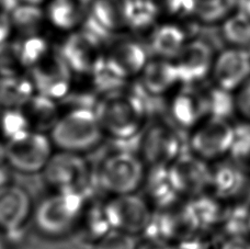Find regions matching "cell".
Here are the masks:
<instances>
[{
  "instance_id": "1",
  "label": "cell",
  "mask_w": 250,
  "mask_h": 249,
  "mask_svg": "<svg viewBox=\"0 0 250 249\" xmlns=\"http://www.w3.org/2000/svg\"><path fill=\"white\" fill-rule=\"evenodd\" d=\"M105 136L129 141L141 136L148 123V108L140 92L122 87L100 95L93 105Z\"/></svg>"
},
{
  "instance_id": "2",
  "label": "cell",
  "mask_w": 250,
  "mask_h": 249,
  "mask_svg": "<svg viewBox=\"0 0 250 249\" xmlns=\"http://www.w3.org/2000/svg\"><path fill=\"white\" fill-rule=\"evenodd\" d=\"M48 135L57 150L82 155L96 148L105 136L95 109L88 105L62 112Z\"/></svg>"
},
{
  "instance_id": "3",
  "label": "cell",
  "mask_w": 250,
  "mask_h": 249,
  "mask_svg": "<svg viewBox=\"0 0 250 249\" xmlns=\"http://www.w3.org/2000/svg\"><path fill=\"white\" fill-rule=\"evenodd\" d=\"M87 200L86 195L74 191H55L43 199L33 211L38 232L60 238L77 229Z\"/></svg>"
},
{
  "instance_id": "4",
  "label": "cell",
  "mask_w": 250,
  "mask_h": 249,
  "mask_svg": "<svg viewBox=\"0 0 250 249\" xmlns=\"http://www.w3.org/2000/svg\"><path fill=\"white\" fill-rule=\"evenodd\" d=\"M147 166L138 153L114 150L102 159L95 179L109 195L135 193L144 184Z\"/></svg>"
},
{
  "instance_id": "5",
  "label": "cell",
  "mask_w": 250,
  "mask_h": 249,
  "mask_svg": "<svg viewBox=\"0 0 250 249\" xmlns=\"http://www.w3.org/2000/svg\"><path fill=\"white\" fill-rule=\"evenodd\" d=\"M230 120L208 117L188 133L187 148L203 161L214 164L227 159L235 139Z\"/></svg>"
},
{
  "instance_id": "6",
  "label": "cell",
  "mask_w": 250,
  "mask_h": 249,
  "mask_svg": "<svg viewBox=\"0 0 250 249\" xmlns=\"http://www.w3.org/2000/svg\"><path fill=\"white\" fill-rule=\"evenodd\" d=\"M170 121L147 123L141 134L140 155L147 167H169L185 153L187 140Z\"/></svg>"
},
{
  "instance_id": "7",
  "label": "cell",
  "mask_w": 250,
  "mask_h": 249,
  "mask_svg": "<svg viewBox=\"0 0 250 249\" xmlns=\"http://www.w3.org/2000/svg\"><path fill=\"white\" fill-rule=\"evenodd\" d=\"M54 145L46 133L28 131L4 145V163L18 172H41L54 154Z\"/></svg>"
},
{
  "instance_id": "8",
  "label": "cell",
  "mask_w": 250,
  "mask_h": 249,
  "mask_svg": "<svg viewBox=\"0 0 250 249\" xmlns=\"http://www.w3.org/2000/svg\"><path fill=\"white\" fill-rule=\"evenodd\" d=\"M46 184L55 191H74L86 195L95 172L82 154L57 150L42 171Z\"/></svg>"
},
{
  "instance_id": "9",
  "label": "cell",
  "mask_w": 250,
  "mask_h": 249,
  "mask_svg": "<svg viewBox=\"0 0 250 249\" xmlns=\"http://www.w3.org/2000/svg\"><path fill=\"white\" fill-rule=\"evenodd\" d=\"M104 210L112 229L133 236L145 234L154 215L153 207L136 192L110 195L104 201Z\"/></svg>"
},
{
  "instance_id": "10",
  "label": "cell",
  "mask_w": 250,
  "mask_h": 249,
  "mask_svg": "<svg viewBox=\"0 0 250 249\" xmlns=\"http://www.w3.org/2000/svg\"><path fill=\"white\" fill-rule=\"evenodd\" d=\"M169 177L177 194L191 200L209 191L212 164L186 150L168 167Z\"/></svg>"
},
{
  "instance_id": "11",
  "label": "cell",
  "mask_w": 250,
  "mask_h": 249,
  "mask_svg": "<svg viewBox=\"0 0 250 249\" xmlns=\"http://www.w3.org/2000/svg\"><path fill=\"white\" fill-rule=\"evenodd\" d=\"M101 40L87 29L70 34L65 40L60 52L71 72L92 76L104 67L105 55Z\"/></svg>"
},
{
  "instance_id": "12",
  "label": "cell",
  "mask_w": 250,
  "mask_h": 249,
  "mask_svg": "<svg viewBox=\"0 0 250 249\" xmlns=\"http://www.w3.org/2000/svg\"><path fill=\"white\" fill-rule=\"evenodd\" d=\"M71 73L60 51L48 52L40 63L31 68V81L37 93L61 101L70 95L73 82Z\"/></svg>"
},
{
  "instance_id": "13",
  "label": "cell",
  "mask_w": 250,
  "mask_h": 249,
  "mask_svg": "<svg viewBox=\"0 0 250 249\" xmlns=\"http://www.w3.org/2000/svg\"><path fill=\"white\" fill-rule=\"evenodd\" d=\"M208 117L205 90L184 84L167 104V118L181 132L189 133Z\"/></svg>"
},
{
  "instance_id": "14",
  "label": "cell",
  "mask_w": 250,
  "mask_h": 249,
  "mask_svg": "<svg viewBox=\"0 0 250 249\" xmlns=\"http://www.w3.org/2000/svg\"><path fill=\"white\" fill-rule=\"evenodd\" d=\"M213 46L204 40H194L182 47L175 65L182 84L196 86L212 73L214 65Z\"/></svg>"
},
{
  "instance_id": "15",
  "label": "cell",
  "mask_w": 250,
  "mask_h": 249,
  "mask_svg": "<svg viewBox=\"0 0 250 249\" xmlns=\"http://www.w3.org/2000/svg\"><path fill=\"white\" fill-rule=\"evenodd\" d=\"M215 86L236 92L250 78V52L231 47L218 55L212 68Z\"/></svg>"
},
{
  "instance_id": "16",
  "label": "cell",
  "mask_w": 250,
  "mask_h": 249,
  "mask_svg": "<svg viewBox=\"0 0 250 249\" xmlns=\"http://www.w3.org/2000/svg\"><path fill=\"white\" fill-rule=\"evenodd\" d=\"M133 11L134 0H92L88 19L91 30H87L101 38L106 33L129 28Z\"/></svg>"
},
{
  "instance_id": "17",
  "label": "cell",
  "mask_w": 250,
  "mask_h": 249,
  "mask_svg": "<svg viewBox=\"0 0 250 249\" xmlns=\"http://www.w3.org/2000/svg\"><path fill=\"white\" fill-rule=\"evenodd\" d=\"M32 201L22 187L8 185L0 190V232L15 234L20 232L33 216Z\"/></svg>"
},
{
  "instance_id": "18",
  "label": "cell",
  "mask_w": 250,
  "mask_h": 249,
  "mask_svg": "<svg viewBox=\"0 0 250 249\" xmlns=\"http://www.w3.org/2000/svg\"><path fill=\"white\" fill-rule=\"evenodd\" d=\"M250 178L229 159L212 164L209 193L224 203L240 201Z\"/></svg>"
},
{
  "instance_id": "19",
  "label": "cell",
  "mask_w": 250,
  "mask_h": 249,
  "mask_svg": "<svg viewBox=\"0 0 250 249\" xmlns=\"http://www.w3.org/2000/svg\"><path fill=\"white\" fill-rule=\"evenodd\" d=\"M147 62L144 47L134 42H124L118 44L105 55L104 66L114 77L126 82L142 73Z\"/></svg>"
},
{
  "instance_id": "20",
  "label": "cell",
  "mask_w": 250,
  "mask_h": 249,
  "mask_svg": "<svg viewBox=\"0 0 250 249\" xmlns=\"http://www.w3.org/2000/svg\"><path fill=\"white\" fill-rule=\"evenodd\" d=\"M141 74L143 91L154 98L165 95L180 83L175 63L160 57L147 62Z\"/></svg>"
},
{
  "instance_id": "21",
  "label": "cell",
  "mask_w": 250,
  "mask_h": 249,
  "mask_svg": "<svg viewBox=\"0 0 250 249\" xmlns=\"http://www.w3.org/2000/svg\"><path fill=\"white\" fill-rule=\"evenodd\" d=\"M142 188L145 192L144 198L154 211L170 206L181 199L171 184L168 167H147Z\"/></svg>"
},
{
  "instance_id": "22",
  "label": "cell",
  "mask_w": 250,
  "mask_h": 249,
  "mask_svg": "<svg viewBox=\"0 0 250 249\" xmlns=\"http://www.w3.org/2000/svg\"><path fill=\"white\" fill-rule=\"evenodd\" d=\"M57 102L45 96L34 93L25 104L21 106L31 131L50 133L57 120L61 117Z\"/></svg>"
},
{
  "instance_id": "23",
  "label": "cell",
  "mask_w": 250,
  "mask_h": 249,
  "mask_svg": "<svg viewBox=\"0 0 250 249\" xmlns=\"http://www.w3.org/2000/svg\"><path fill=\"white\" fill-rule=\"evenodd\" d=\"M77 229L80 230V234L86 241L92 243V245L112 229L104 210V201L90 203L87 200Z\"/></svg>"
},
{
  "instance_id": "24",
  "label": "cell",
  "mask_w": 250,
  "mask_h": 249,
  "mask_svg": "<svg viewBox=\"0 0 250 249\" xmlns=\"http://www.w3.org/2000/svg\"><path fill=\"white\" fill-rule=\"evenodd\" d=\"M35 93L31 78L21 75L0 76V110L20 109Z\"/></svg>"
},
{
  "instance_id": "25",
  "label": "cell",
  "mask_w": 250,
  "mask_h": 249,
  "mask_svg": "<svg viewBox=\"0 0 250 249\" xmlns=\"http://www.w3.org/2000/svg\"><path fill=\"white\" fill-rule=\"evenodd\" d=\"M89 3L86 0H51L46 16L60 30H71L83 21Z\"/></svg>"
},
{
  "instance_id": "26",
  "label": "cell",
  "mask_w": 250,
  "mask_h": 249,
  "mask_svg": "<svg viewBox=\"0 0 250 249\" xmlns=\"http://www.w3.org/2000/svg\"><path fill=\"white\" fill-rule=\"evenodd\" d=\"M182 11L204 23L225 20L237 6V0H181Z\"/></svg>"
},
{
  "instance_id": "27",
  "label": "cell",
  "mask_w": 250,
  "mask_h": 249,
  "mask_svg": "<svg viewBox=\"0 0 250 249\" xmlns=\"http://www.w3.org/2000/svg\"><path fill=\"white\" fill-rule=\"evenodd\" d=\"M185 30L176 24H164L154 30L151 35V50L160 59H176L186 45Z\"/></svg>"
},
{
  "instance_id": "28",
  "label": "cell",
  "mask_w": 250,
  "mask_h": 249,
  "mask_svg": "<svg viewBox=\"0 0 250 249\" xmlns=\"http://www.w3.org/2000/svg\"><path fill=\"white\" fill-rule=\"evenodd\" d=\"M222 38L233 47L250 46V18L242 11L227 17L222 25Z\"/></svg>"
},
{
  "instance_id": "29",
  "label": "cell",
  "mask_w": 250,
  "mask_h": 249,
  "mask_svg": "<svg viewBox=\"0 0 250 249\" xmlns=\"http://www.w3.org/2000/svg\"><path fill=\"white\" fill-rule=\"evenodd\" d=\"M10 20L13 28L31 37L37 35L44 20V12L40 6L19 3L11 10Z\"/></svg>"
},
{
  "instance_id": "30",
  "label": "cell",
  "mask_w": 250,
  "mask_h": 249,
  "mask_svg": "<svg viewBox=\"0 0 250 249\" xmlns=\"http://www.w3.org/2000/svg\"><path fill=\"white\" fill-rule=\"evenodd\" d=\"M208 111L209 117L230 120L236 117V104L234 92L227 91L214 84L205 89Z\"/></svg>"
},
{
  "instance_id": "31",
  "label": "cell",
  "mask_w": 250,
  "mask_h": 249,
  "mask_svg": "<svg viewBox=\"0 0 250 249\" xmlns=\"http://www.w3.org/2000/svg\"><path fill=\"white\" fill-rule=\"evenodd\" d=\"M227 159L250 178V125L242 123L236 125L235 139Z\"/></svg>"
},
{
  "instance_id": "32",
  "label": "cell",
  "mask_w": 250,
  "mask_h": 249,
  "mask_svg": "<svg viewBox=\"0 0 250 249\" xmlns=\"http://www.w3.org/2000/svg\"><path fill=\"white\" fill-rule=\"evenodd\" d=\"M28 131L29 123L21 109L0 110V139L4 144Z\"/></svg>"
},
{
  "instance_id": "33",
  "label": "cell",
  "mask_w": 250,
  "mask_h": 249,
  "mask_svg": "<svg viewBox=\"0 0 250 249\" xmlns=\"http://www.w3.org/2000/svg\"><path fill=\"white\" fill-rule=\"evenodd\" d=\"M19 50L22 66L31 69L48 54L50 47L45 39L39 35H31L21 43L19 42Z\"/></svg>"
},
{
  "instance_id": "34",
  "label": "cell",
  "mask_w": 250,
  "mask_h": 249,
  "mask_svg": "<svg viewBox=\"0 0 250 249\" xmlns=\"http://www.w3.org/2000/svg\"><path fill=\"white\" fill-rule=\"evenodd\" d=\"M24 68L20 59L19 42L0 44V76H16Z\"/></svg>"
},
{
  "instance_id": "35",
  "label": "cell",
  "mask_w": 250,
  "mask_h": 249,
  "mask_svg": "<svg viewBox=\"0 0 250 249\" xmlns=\"http://www.w3.org/2000/svg\"><path fill=\"white\" fill-rule=\"evenodd\" d=\"M137 244L133 235L111 229L93 245V249H136Z\"/></svg>"
},
{
  "instance_id": "36",
  "label": "cell",
  "mask_w": 250,
  "mask_h": 249,
  "mask_svg": "<svg viewBox=\"0 0 250 249\" xmlns=\"http://www.w3.org/2000/svg\"><path fill=\"white\" fill-rule=\"evenodd\" d=\"M236 117L250 125V78L235 92Z\"/></svg>"
},
{
  "instance_id": "37",
  "label": "cell",
  "mask_w": 250,
  "mask_h": 249,
  "mask_svg": "<svg viewBox=\"0 0 250 249\" xmlns=\"http://www.w3.org/2000/svg\"><path fill=\"white\" fill-rule=\"evenodd\" d=\"M146 1L150 4L157 16H171L182 11L181 0H146Z\"/></svg>"
},
{
  "instance_id": "38",
  "label": "cell",
  "mask_w": 250,
  "mask_h": 249,
  "mask_svg": "<svg viewBox=\"0 0 250 249\" xmlns=\"http://www.w3.org/2000/svg\"><path fill=\"white\" fill-rule=\"evenodd\" d=\"M220 249H250V236L224 238Z\"/></svg>"
},
{
  "instance_id": "39",
  "label": "cell",
  "mask_w": 250,
  "mask_h": 249,
  "mask_svg": "<svg viewBox=\"0 0 250 249\" xmlns=\"http://www.w3.org/2000/svg\"><path fill=\"white\" fill-rule=\"evenodd\" d=\"M12 24L10 16H7L4 12H0V44L8 41L9 35L11 33Z\"/></svg>"
},
{
  "instance_id": "40",
  "label": "cell",
  "mask_w": 250,
  "mask_h": 249,
  "mask_svg": "<svg viewBox=\"0 0 250 249\" xmlns=\"http://www.w3.org/2000/svg\"><path fill=\"white\" fill-rule=\"evenodd\" d=\"M10 171L6 163H0V190L10 185Z\"/></svg>"
},
{
  "instance_id": "41",
  "label": "cell",
  "mask_w": 250,
  "mask_h": 249,
  "mask_svg": "<svg viewBox=\"0 0 250 249\" xmlns=\"http://www.w3.org/2000/svg\"><path fill=\"white\" fill-rule=\"evenodd\" d=\"M136 249H171V247H168L160 243L151 241V239L145 238L142 243L137 244Z\"/></svg>"
},
{
  "instance_id": "42",
  "label": "cell",
  "mask_w": 250,
  "mask_h": 249,
  "mask_svg": "<svg viewBox=\"0 0 250 249\" xmlns=\"http://www.w3.org/2000/svg\"><path fill=\"white\" fill-rule=\"evenodd\" d=\"M237 6L239 11L244 12L250 18V0H237Z\"/></svg>"
},
{
  "instance_id": "43",
  "label": "cell",
  "mask_w": 250,
  "mask_h": 249,
  "mask_svg": "<svg viewBox=\"0 0 250 249\" xmlns=\"http://www.w3.org/2000/svg\"><path fill=\"white\" fill-rule=\"evenodd\" d=\"M19 3H26V4H34V6H40L43 3L44 0H17Z\"/></svg>"
},
{
  "instance_id": "44",
  "label": "cell",
  "mask_w": 250,
  "mask_h": 249,
  "mask_svg": "<svg viewBox=\"0 0 250 249\" xmlns=\"http://www.w3.org/2000/svg\"><path fill=\"white\" fill-rule=\"evenodd\" d=\"M4 145L6 144L0 139V163H4Z\"/></svg>"
},
{
  "instance_id": "45",
  "label": "cell",
  "mask_w": 250,
  "mask_h": 249,
  "mask_svg": "<svg viewBox=\"0 0 250 249\" xmlns=\"http://www.w3.org/2000/svg\"><path fill=\"white\" fill-rule=\"evenodd\" d=\"M248 221H249V229H250V199L248 200Z\"/></svg>"
},
{
  "instance_id": "46",
  "label": "cell",
  "mask_w": 250,
  "mask_h": 249,
  "mask_svg": "<svg viewBox=\"0 0 250 249\" xmlns=\"http://www.w3.org/2000/svg\"><path fill=\"white\" fill-rule=\"evenodd\" d=\"M0 249H3V243L1 239H0Z\"/></svg>"
}]
</instances>
